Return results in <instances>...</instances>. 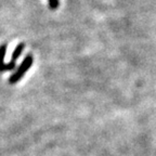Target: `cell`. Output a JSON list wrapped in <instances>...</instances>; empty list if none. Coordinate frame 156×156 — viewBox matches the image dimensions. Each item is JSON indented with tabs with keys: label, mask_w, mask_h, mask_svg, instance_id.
<instances>
[{
	"label": "cell",
	"mask_w": 156,
	"mask_h": 156,
	"mask_svg": "<svg viewBox=\"0 0 156 156\" xmlns=\"http://www.w3.org/2000/svg\"><path fill=\"white\" fill-rule=\"evenodd\" d=\"M5 52H7V44H3L0 46V73L7 72V71H11V69H13L15 66V63H13V62H10L9 64H5L3 58H5Z\"/></svg>",
	"instance_id": "obj_2"
},
{
	"label": "cell",
	"mask_w": 156,
	"mask_h": 156,
	"mask_svg": "<svg viewBox=\"0 0 156 156\" xmlns=\"http://www.w3.org/2000/svg\"><path fill=\"white\" fill-rule=\"evenodd\" d=\"M33 62H34V58H33L32 54H28V55L25 56V58L23 60L22 64L19 66V68L16 69V72L10 76L9 83H11V85H13V83H16L17 81L21 80L23 76L26 74V72L28 71L29 68H30V66L33 65Z\"/></svg>",
	"instance_id": "obj_1"
},
{
	"label": "cell",
	"mask_w": 156,
	"mask_h": 156,
	"mask_svg": "<svg viewBox=\"0 0 156 156\" xmlns=\"http://www.w3.org/2000/svg\"><path fill=\"white\" fill-rule=\"evenodd\" d=\"M49 1V8L50 10H56L60 5V1L58 0H48Z\"/></svg>",
	"instance_id": "obj_3"
}]
</instances>
